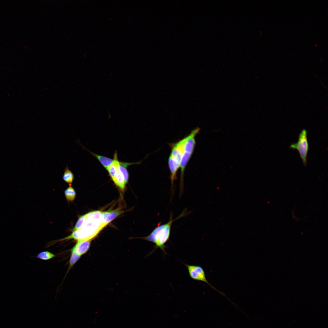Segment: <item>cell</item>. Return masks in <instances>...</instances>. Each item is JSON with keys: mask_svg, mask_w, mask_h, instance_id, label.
Listing matches in <instances>:
<instances>
[{"mask_svg": "<svg viewBox=\"0 0 328 328\" xmlns=\"http://www.w3.org/2000/svg\"><path fill=\"white\" fill-rule=\"evenodd\" d=\"M102 212L94 211L80 216L71 234L60 241L73 239L77 241L92 239L107 225L103 221Z\"/></svg>", "mask_w": 328, "mask_h": 328, "instance_id": "cell-1", "label": "cell"}, {"mask_svg": "<svg viewBox=\"0 0 328 328\" xmlns=\"http://www.w3.org/2000/svg\"><path fill=\"white\" fill-rule=\"evenodd\" d=\"M186 214V211H183L178 217L173 220V214L171 212L168 222L163 224H161V223H158L151 233L147 236L144 237V239L155 244V249L159 248L164 253H166L165 244L169 239L172 223L175 220L184 216Z\"/></svg>", "mask_w": 328, "mask_h": 328, "instance_id": "cell-2", "label": "cell"}, {"mask_svg": "<svg viewBox=\"0 0 328 328\" xmlns=\"http://www.w3.org/2000/svg\"><path fill=\"white\" fill-rule=\"evenodd\" d=\"M200 130V128L199 127H197L193 130L186 137V140L184 148V152L179 166L181 170L180 182V194L183 192V187L184 170L194 149L196 144L195 137L199 133Z\"/></svg>", "mask_w": 328, "mask_h": 328, "instance_id": "cell-3", "label": "cell"}, {"mask_svg": "<svg viewBox=\"0 0 328 328\" xmlns=\"http://www.w3.org/2000/svg\"><path fill=\"white\" fill-rule=\"evenodd\" d=\"M289 148L297 150L304 165H307V156L309 149L307 138V132L305 129H303L299 134L298 142L291 145Z\"/></svg>", "mask_w": 328, "mask_h": 328, "instance_id": "cell-4", "label": "cell"}, {"mask_svg": "<svg viewBox=\"0 0 328 328\" xmlns=\"http://www.w3.org/2000/svg\"><path fill=\"white\" fill-rule=\"evenodd\" d=\"M184 264L187 267L189 275L192 279L205 282L213 289L225 296L224 294L217 290L209 283L206 278L204 269L202 267L197 265H188L185 263Z\"/></svg>", "mask_w": 328, "mask_h": 328, "instance_id": "cell-5", "label": "cell"}, {"mask_svg": "<svg viewBox=\"0 0 328 328\" xmlns=\"http://www.w3.org/2000/svg\"><path fill=\"white\" fill-rule=\"evenodd\" d=\"M186 140V137L176 143L172 144L171 152L170 156L176 169L179 167L181 158L184 152V148Z\"/></svg>", "mask_w": 328, "mask_h": 328, "instance_id": "cell-6", "label": "cell"}, {"mask_svg": "<svg viewBox=\"0 0 328 328\" xmlns=\"http://www.w3.org/2000/svg\"><path fill=\"white\" fill-rule=\"evenodd\" d=\"M90 241H77L75 245L72 248L73 250L80 256L86 253L88 250L90 245Z\"/></svg>", "mask_w": 328, "mask_h": 328, "instance_id": "cell-7", "label": "cell"}, {"mask_svg": "<svg viewBox=\"0 0 328 328\" xmlns=\"http://www.w3.org/2000/svg\"><path fill=\"white\" fill-rule=\"evenodd\" d=\"M80 144L81 146L83 149L87 150L92 155L96 158L99 161L100 163L106 169L109 167L113 162V159H111L105 156L95 154L86 149Z\"/></svg>", "mask_w": 328, "mask_h": 328, "instance_id": "cell-8", "label": "cell"}, {"mask_svg": "<svg viewBox=\"0 0 328 328\" xmlns=\"http://www.w3.org/2000/svg\"><path fill=\"white\" fill-rule=\"evenodd\" d=\"M122 211L117 210L109 211L102 212V216L104 222L107 225L116 217L122 213Z\"/></svg>", "mask_w": 328, "mask_h": 328, "instance_id": "cell-9", "label": "cell"}, {"mask_svg": "<svg viewBox=\"0 0 328 328\" xmlns=\"http://www.w3.org/2000/svg\"><path fill=\"white\" fill-rule=\"evenodd\" d=\"M111 179L117 187L122 190H124L127 183L123 174L119 169L115 176Z\"/></svg>", "mask_w": 328, "mask_h": 328, "instance_id": "cell-10", "label": "cell"}, {"mask_svg": "<svg viewBox=\"0 0 328 328\" xmlns=\"http://www.w3.org/2000/svg\"><path fill=\"white\" fill-rule=\"evenodd\" d=\"M168 165L170 172V179L171 182L172 187H173L174 181L177 178V172L178 170L174 166L172 159L170 156L168 159Z\"/></svg>", "mask_w": 328, "mask_h": 328, "instance_id": "cell-11", "label": "cell"}, {"mask_svg": "<svg viewBox=\"0 0 328 328\" xmlns=\"http://www.w3.org/2000/svg\"><path fill=\"white\" fill-rule=\"evenodd\" d=\"M63 172L64 173L62 176L63 180L66 183L71 185L74 179V175L69 169L67 165L63 170Z\"/></svg>", "mask_w": 328, "mask_h": 328, "instance_id": "cell-12", "label": "cell"}, {"mask_svg": "<svg viewBox=\"0 0 328 328\" xmlns=\"http://www.w3.org/2000/svg\"><path fill=\"white\" fill-rule=\"evenodd\" d=\"M64 194L67 199L70 201L73 200L76 195L74 189L70 185L65 190Z\"/></svg>", "mask_w": 328, "mask_h": 328, "instance_id": "cell-13", "label": "cell"}, {"mask_svg": "<svg viewBox=\"0 0 328 328\" xmlns=\"http://www.w3.org/2000/svg\"><path fill=\"white\" fill-rule=\"evenodd\" d=\"M71 255L67 273L78 261L81 256L73 250H71Z\"/></svg>", "mask_w": 328, "mask_h": 328, "instance_id": "cell-14", "label": "cell"}, {"mask_svg": "<svg viewBox=\"0 0 328 328\" xmlns=\"http://www.w3.org/2000/svg\"><path fill=\"white\" fill-rule=\"evenodd\" d=\"M55 255L48 251L41 252L37 255V257L42 260H46L52 259L55 257Z\"/></svg>", "mask_w": 328, "mask_h": 328, "instance_id": "cell-15", "label": "cell"}]
</instances>
